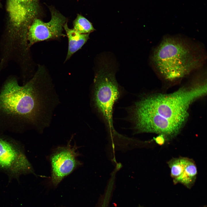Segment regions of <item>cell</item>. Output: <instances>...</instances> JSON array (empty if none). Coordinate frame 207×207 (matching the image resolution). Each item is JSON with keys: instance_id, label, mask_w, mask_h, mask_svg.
Masks as SVG:
<instances>
[{"instance_id": "obj_7", "label": "cell", "mask_w": 207, "mask_h": 207, "mask_svg": "<svg viewBox=\"0 0 207 207\" xmlns=\"http://www.w3.org/2000/svg\"><path fill=\"white\" fill-rule=\"evenodd\" d=\"M66 18L55 11L51 12L50 20L43 22L37 18L30 26L27 33L29 47L38 42L44 41L60 39L66 35L63 33L64 26L66 22Z\"/></svg>"}, {"instance_id": "obj_5", "label": "cell", "mask_w": 207, "mask_h": 207, "mask_svg": "<svg viewBox=\"0 0 207 207\" xmlns=\"http://www.w3.org/2000/svg\"><path fill=\"white\" fill-rule=\"evenodd\" d=\"M122 94L113 72L103 68L97 72L93 81L92 101L98 114L110 130L114 129V107Z\"/></svg>"}, {"instance_id": "obj_1", "label": "cell", "mask_w": 207, "mask_h": 207, "mask_svg": "<svg viewBox=\"0 0 207 207\" xmlns=\"http://www.w3.org/2000/svg\"><path fill=\"white\" fill-rule=\"evenodd\" d=\"M39 66L22 86L16 76H9L0 91V134L6 131L23 132L48 124L55 104L53 87Z\"/></svg>"}, {"instance_id": "obj_3", "label": "cell", "mask_w": 207, "mask_h": 207, "mask_svg": "<svg viewBox=\"0 0 207 207\" xmlns=\"http://www.w3.org/2000/svg\"><path fill=\"white\" fill-rule=\"evenodd\" d=\"M204 47L183 37H164L153 51L152 66L165 79L174 81L203 66L206 60Z\"/></svg>"}, {"instance_id": "obj_10", "label": "cell", "mask_w": 207, "mask_h": 207, "mask_svg": "<svg viewBox=\"0 0 207 207\" xmlns=\"http://www.w3.org/2000/svg\"><path fill=\"white\" fill-rule=\"evenodd\" d=\"M196 165L193 161L188 158L185 169L181 175L174 182L180 183L190 188L195 181L197 174Z\"/></svg>"}, {"instance_id": "obj_2", "label": "cell", "mask_w": 207, "mask_h": 207, "mask_svg": "<svg viewBox=\"0 0 207 207\" xmlns=\"http://www.w3.org/2000/svg\"><path fill=\"white\" fill-rule=\"evenodd\" d=\"M206 92V83L204 81L169 94L142 97L135 102L130 110L135 133L175 136L186 122L191 104Z\"/></svg>"}, {"instance_id": "obj_11", "label": "cell", "mask_w": 207, "mask_h": 207, "mask_svg": "<svg viewBox=\"0 0 207 207\" xmlns=\"http://www.w3.org/2000/svg\"><path fill=\"white\" fill-rule=\"evenodd\" d=\"M188 158H180L173 159L168 162L171 175L174 181L182 174L185 167Z\"/></svg>"}, {"instance_id": "obj_12", "label": "cell", "mask_w": 207, "mask_h": 207, "mask_svg": "<svg viewBox=\"0 0 207 207\" xmlns=\"http://www.w3.org/2000/svg\"><path fill=\"white\" fill-rule=\"evenodd\" d=\"M73 26V28L81 34H90L95 30L91 23L80 14L74 21Z\"/></svg>"}, {"instance_id": "obj_14", "label": "cell", "mask_w": 207, "mask_h": 207, "mask_svg": "<svg viewBox=\"0 0 207 207\" xmlns=\"http://www.w3.org/2000/svg\"></svg>"}, {"instance_id": "obj_9", "label": "cell", "mask_w": 207, "mask_h": 207, "mask_svg": "<svg viewBox=\"0 0 207 207\" xmlns=\"http://www.w3.org/2000/svg\"><path fill=\"white\" fill-rule=\"evenodd\" d=\"M68 40L67 53L65 62L68 60L80 49L89 38L90 34H81L73 28H69L66 22L64 26Z\"/></svg>"}, {"instance_id": "obj_6", "label": "cell", "mask_w": 207, "mask_h": 207, "mask_svg": "<svg viewBox=\"0 0 207 207\" xmlns=\"http://www.w3.org/2000/svg\"><path fill=\"white\" fill-rule=\"evenodd\" d=\"M0 171L10 179L34 174L22 145L14 139L0 134Z\"/></svg>"}, {"instance_id": "obj_4", "label": "cell", "mask_w": 207, "mask_h": 207, "mask_svg": "<svg viewBox=\"0 0 207 207\" xmlns=\"http://www.w3.org/2000/svg\"><path fill=\"white\" fill-rule=\"evenodd\" d=\"M7 22L2 37L7 43L20 45L27 41L29 28L39 12L38 0H6Z\"/></svg>"}, {"instance_id": "obj_13", "label": "cell", "mask_w": 207, "mask_h": 207, "mask_svg": "<svg viewBox=\"0 0 207 207\" xmlns=\"http://www.w3.org/2000/svg\"><path fill=\"white\" fill-rule=\"evenodd\" d=\"M164 136L163 135L160 134L159 136L154 138V140L158 144L162 145L165 141Z\"/></svg>"}, {"instance_id": "obj_8", "label": "cell", "mask_w": 207, "mask_h": 207, "mask_svg": "<svg viewBox=\"0 0 207 207\" xmlns=\"http://www.w3.org/2000/svg\"><path fill=\"white\" fill-rule=\"evenodd\" d=\"M76 150V147L69 143L66 146L57 149L51 156V180L55 186L80 165Z\"/></svg>"}]
</instances>
